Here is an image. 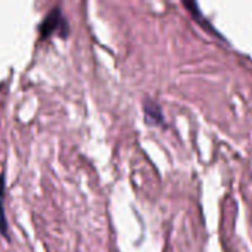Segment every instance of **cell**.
I'll list each match as a JSON object with an SVG mask.
<instances>
[{"mask_svg":"<svg viewBox=\"0 0 252 252\" xmlns=\"http://www.w3.org/2000/svg\"><path fill=\"white\" fill-rule=\"evenodd\" d=\"M61 27H63L65 30H68V28H66V22H65L62 13H61V9H59V7H53V9L44 16V19L41 21V24H40V27H38V31H40V34H41L43 37H49L52 32H55V31L59 30Z\"/></svg>","mask_w":252,"mask_h":252,"instance_id":"1","label":"cell"},{"mask_svg":"<svg viewBox=\"0 0 252 252\" xmlns=\"http://www.w3.org/2000/svg\"><path fill=\"white\" fill-rule=\"evenodd\" d=\"M143 112H145L146 123H149V124H152V126H159V124H162V121H164L162 111H161V108H159L155 102L146 100L145 105H143Z\"/></svg>","mask_w":252,"mask_h":252,"instance_id":"2","label":"cell"},{"mask_svg":"<svg viewBox=\"0 0 252 252\" xmlns=\"http://www.w3.org/2000/svg\"><path fill=\"white\" fill-rule=\"evenodd\" d=\"M3 195H4V177L0 176V230L3 236H7L6 219H4V210H3Z\"/></svg>","mask_w":252,"mask_h":252,"instance_id":"3","label":"cell"}]
</instances>
